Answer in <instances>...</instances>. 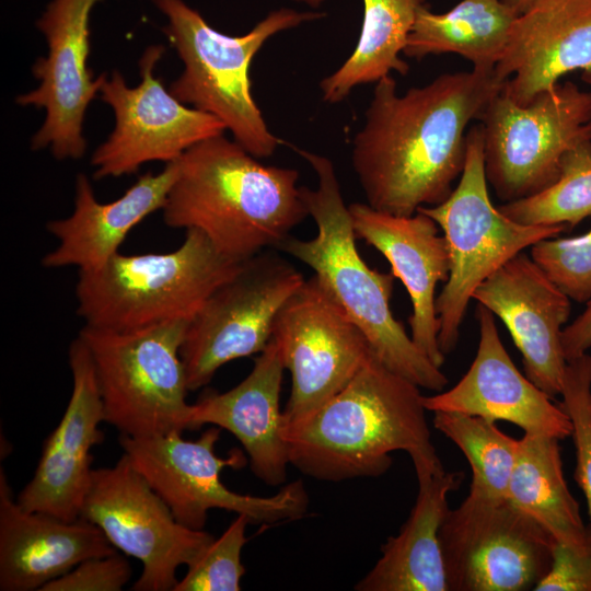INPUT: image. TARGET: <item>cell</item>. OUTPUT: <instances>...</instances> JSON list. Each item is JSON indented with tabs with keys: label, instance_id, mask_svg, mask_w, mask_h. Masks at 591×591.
<instances>
[{
	"label": "cell",
	"instance_id": "36",
	"mask_svg": "<svg viewBox=\"0 0 591 591\" xmlns=\"http://www.w3.org/2000/svg\"><path fill=\"white\" fill-rule=\"evenodd\" d=\"M561 345L567 362L587 354L591 348V299L581 314L564 327Z\"/></svg>",
	"mask_w": 591,
	"mask_h": 591
},
{
	"label": "cell",
	"instance_id": "26",
	"mask_svg": "<svg viewBox=\"0 0 591 591\" xmlns=\"http://www.w3.org/2000/svg\"><path fill=\"white\" fill-rule=\"evenodd\" d=\"M559 440L524 433L509 480L507 499L556 542L591 551V529L564 477Z\"/></svg>",
	"mask_w": 591,
	"mask_h": 591
},
{
	"label": "cell",
	"instance_id": "21",
	"mask_svg": "<svg viewBox=\"0 0 591 591\" xmlns=\"http://www.w3.org/2000/svg\"><path fill=\"white\" fill-rule=\"evenodd\" d=\"M356 236L378 250L390 263L392 274L408 292L412 314L410 337L418 349L441 368L445 356L440 349L436 288L450 275L447 240L427 215L396 216L368 204L348 206Z\"/></svg>",
	"mask_w": 591,
	"mask_h": 591
},
{
	"label": "cell",
	"instance_id": "17",
	"mask_svg": "<svg viewBox=\"0 0 591 591\" xmlns=\"http://www.w3.org/2000/svg\"><path fill=\"white\" fill-rule=\"evenodd\" d=\"M72 391L67 408L43 444L31 480L16 497L30 511L66 521L80 518L92 476V449L104 439V410L90 351L78 335L69 352Z\"/></svg>",
	"mask_w": 591,
	"mask_h": 591
},
{
	"label": "cell",
	"instance_id": "27",
	"mask_svg": "<svg viewBox=\"0 0 591 591\" xmlns=\"http://www.w3.org/2000/svg\"><path fill=\"white\" fill-rule=\"evenodd\" d=\"M518 15L503 0H462L443 13L425 5L417 13L403 55L422 59L453 53L471 61L473 68L494 69Z\"/></svg>",
	"mask_w": 591,
	"mask_h": 591
},
{
	"label": "cell",
	"instance_id": "31",
	"mask_svg": "<svg viewBox=\"0 0 591 591\" xmlns=\"http://www.w3.org/2000/svg\"><path fill=\"white\" fill-rule=\"evenodd\" d=\"M246 514H236L228 529L187 566L174 591H240L245 573L242 549L248 538Z\"/></svg>",
	"mask_w": 591,
	"mask_h": 591
},
{
	"label": "cell",
	"instance_id": "10",
	"mask_svg": "<svg viewBox=\"0 0 591 591\" xmlns=\"http://www.w3.org/2000/svg\"><path fill=\"white\" fill-rule=\"evenodd\" d=\"M479 119L487 183L514 201L553 185L565 154L591 142V92L568 81L520 105L501 90Z\"/></svg>",
	"mask_w": 591,
	"mask_h": 591
},
{
	"label": "cell",
	"instance_id": "16",
	"mask_svg": "<svg viewBox=\"0 0 591 591\" xmlns=\"http://www.w3.org/2000/svg\"><path fill=\"white\" fill-rule=\"evenodd\" d=\"M100 0H53L37 22L48 44L46 57L33 66L39 85L18 96L20 105L44 108L45 120L32 148H51L55 158L79 159L86 150L83 120L88 105L100 93L106 74L93 79L88 67L89 18Z\"/></svg>",
	"mask_w": 591,
	"mask_h": 591
},
{
	"label": "cell",
	"instance_id": "15",
	"mask_svg": "<svg viewBox=\"0 0 591 591\" xmlns=\"http://www.w3.org/2000/svg\"><path fill=\"white\" fill-rule=\"evenodd\" d=\"M271 339L291 375L283 422L308 416L335 396L373 352L314 275L279 311Z\"/></svg>",
	"mask_w": 591,
	"mask_h": 591
},
{
	"label": "cell",
	"instance_id": "11",
	"mask_svg": "<svg viewBox=\"0 0 591 591\" xmlns=\"http://www.w3.org/2000/svg\"><path fill=\"white\" fill-rule=\"evenodd\" d=\"M304 280L276 248L243 262L189 321L181 348L188 390L207 385L225 363L260 354L279 311Z\"/></svg>",
	"mask_w": 591,
	"mask_h": 591
},
{
	"label": "cell",
	"instance_id": "18",
	"mask_svg": "<svg viewBox=\"0 0 591 591\" xmlns=\"http://www.w3.org/2000/svg\"><path fill=\"white\" fill-rule=\"evenodd\" d=\"M473 299L506 325L525 375L552 398L560 395L567 367L561 333L570 299L523 252L483 281Z\"/></svg>",
	"mask_w": 591,
	"mask_h": 591
},
{
	"label": "cell",
	"instance_id": "24",
	"mask_svg": "<svg viewBox=\"0 0 591 591\" xmlns=\"http://www.w3.org/2000/svg\"><path fill=\"white\" fill-rule=\"evenodd\" d=\"M177 173L178 160L169 162L158 174L141 175L123 196L107 204L97 201L88 176L79 174L72 213L47 224L58 245L44 256L43 265L76 266L80 271L104 266L119 253L136 225L164 207Z\"/></svg>",
	"mask_w": 591,
	"mask_h": 591
},
{
	"label": "cell",
	"instance_id": "37",
	"mask_svg": "<svg viewBox=\"0 0 591 591\" xmlns=\"http://www.w3.org/2000/svg\"><path fill=\"white\" fill-rule=\"evenodd\" d=\"M508 5H510L518 14L523 12L525 8L531 3L532 0H503Z\"/></svg>",
	"mask_w": 591,
	"mask_h": 591
},
{
	"label": "cell",
	"instance_id": "19",
	"mask_svg": "<svg viewBox=\"0 0 591 591\" xmlns=\"http://www.w3.org/2000/svg\"><path fill=\"white\" fill-rule=\"evenodd\" d=\"M479 341L466 373L451 389L425 396L429 412H456L488 421H507L524 433L558 440L572 434V422L563 406L523 375L507 352L494 314L484 305L476 308Z\"/></svg>",
	"mask_w": 591,
	"mask_h": 591
},
{
	"label": "cell",
	"instance_id": "32",
	"mask_svg": "<svg viewBox=\"0 0 591 591\" xmlns=\"http://www.w3.org/2000/svg\"><path fill=\"white\" fill-rule=\"evenodd\" d=\"M530 256L570 299H591V229L571 237H548L531 246Z\"/></svg>",
	"mask_w": 591,
	"mask_h": 591
},
{
	"label": "cell",
	"instance_id": "13",
	"mask_svg": "<svg viewBox=\"0 0 591 591\" xmlns=\"http://www.w3.org/2000/svg\"><path fill=\"white\" fill-rule=\"evenodd\" d=\"M439 540L448 591L534 589L551 567L556 542L508 499L471 494L448 510Z\"/></svg>",
	"mask_w": 591,
	"mask_h": 591
},
{
	"label": "cell",
	"instance_id": "30",
	"mask_svg": "<svg viewBox=\"0 0 591 591\" xmlns=\"http://www.w3.org/2000/svg\"><path fill=\"white\" fill-rule=\"evenodd\" d=\"M522 224H549L573 228L591 216V142L565 154L558 179L533 196L498 207Z\"/></svg>",
	"mask_w": 591,
	"mask_h": 591
},
{
	"label": "cell",
	"instance_id": "23",
	"mask_svg": "<svg viewBox=\"0 0 591 591\" xmlns=\"http://www.w3.org/2000/svg\"><path fill=\"white\" fill-rule=\"evenodd\" d=\"M285 366L275 341L254 359L251 372L227 392H209L190 404L188 430L217 426L244 448L253 474L269 486L287 479L290 464L282 438L280 392Z\"/></svg>",
	"mask_w": 591,
	"mask_h": 591
},
{
	"label": "cell",
	"instance_id": "35",
	"mask_svg": "<svg viewBox=\"0 0 591 591\" xmlns=\"http://www.w3.org/2000/svg\"><path fill=\"white\" fill-rule=\"evenodd\" d=\"M533 590L591 591V551L555 542L551 567Z\"/></svg>",
	"mask_w": 591,
	"mask_h": 591
},
{
	"label": "cell",
	"instance_id": "14",
	"mask_svg": "<svg viewBox=\"0 0 591 591\" xmlns=\"http://www.w3.org/2000/svg\"><path fill=\"white\" fill-rule=\"evenodd\" d=\"M163 53L162 46L144 50L136 88L128 86L117 70L105 77L100 97L113 108L115 127L91 158L95 178L131 174L152 161H176L196 143L227 129L217 117L181 103L154 76Z\"/></svg>",
	"mask_w": 591,
	"mask_h": 591
},
{
	"label": "cell",
	"instance_id": "2",
	"mask_svg": "<svg viewBox=\"0 0 591 591\" xmlns=\"http://www.w3.org/2000/svg\"><path fill=\"white\" fill-rule=\"evenodd\" d=\"M294 169L265 165L223 135L202 140L178 159L163 219L197 230L223 256L245 262L278 247L308 216Z\"/></svg>",
	"mask_w": 591,
	"mask_h": 591
},
{
	"label": "cell",
	"instance_id": "9",
	"mask_svg": "<svg viewBox=\"0 0 591 591\" xmlns=\"http://www.w3.org/2000/svg\"><path fill=\"white\" fill-rule=\"evenodd\" d=\"M220 433L221 428L212 426L194 441L174 430L144 438L120 436L119 443L134 467L186 528L204 530L212 509L246 514L253 524L292 521L306 513L309 495L300 479L269 497L229 489L220 478L221 471L243 467L247 456L233 449L228 457H219L216 445Z\"/></svg>",
	"mask_w": 591,
	"mask_h": 591
},
{
	"label": "cell",
	"instance_id": "38",
	"mask_svg": "<svg viewBox=\"0 0 591 591\" xmlns=\"http://www.w3.org/2000/svg\"><path fill=\"white\" fill-rule=\"evenodd\" d=\"M296 1L303 2L312 8H318L324 2V0H296Z\"/></svg>",
	"mask_w": 591,
	"mask_h": 591
},
{
	"label": "cell",
	"instance_id": "20",
	"mask_svg": "<svg viewBox=\"0 0 591 591\" xmlns=\"http://www.w3.org/2000/svg\"><path fill=\"white\" fill-rule=\"evenodd\" d=\"M576 70L591 82V0H532L495 67L502 91L526 105Z\"/></svg>",
	"mask_w": 591,
	"mask_h": 591
},
{
	"label": "cell",
	"instance_id": "34",
	"mask_svg": "<svg viewBox=\"0 0 591 591\" xmlns=\"http://www.w3.org/2000/svg\"><path fill=\"white\" fill-rule=\"evenodd\" d=\"M131 566L117 552L88 558L40 591H120L131 578Z\"/></svg>",
	"mask_w": 591,
	"mask_h": 591
},
{
	"label": "cell",
	"instance_id": "4",
	"mask_svg": "<svg viewBox=\"0 0 591 591\" xmlns=\"http://www.w3.org/2000/svg\"><path fill=\"white\" fill-rule=\"evenodd\" d=\"M294 149L317 176L314 189L302 186L309 216L317 231L309 240L289 236L278 250L314 271L387 368L419 387L443 391L449 382L447 375L418 349L393 315L390 300L394 275L370 268L357 248L349 208L333 162L324 155Z\"/></svg>",
	"mask_w": 591,
	"mask_h": 591
},
{
	"label": "cell",
	"instance_id": "28",
	"mask_svg": "<svg viewBox=\"0 0 591 591\" xmlns=\"http://www.w3.org/2000/svg\"><path fill=\"white\" fill-rule=\"evenodd\" d=\"M363 19L352 54L320 88L326 103H339L352 89L378 82L396 71L406 76L408 63L401 57L418 11L426 0H362Z\"/></svg>",
	"mask_w": 591,
	"mask_h": 591
},
{
	"label": "cell",
	"instance_id": "3",
	"mask_svg": "<svg viewBox=\"0 0 591 591\" xmlns=\"http://www.w3.org/2000/svg\"><path fill=\"white\" fill-rule=\"evenodd\" d=\"M422 395L412 381L373 352L354 379L308 416L282 421L291 465L323 482L375 477L389 471L394 451L413 463L441 464Z\"/></svg>",
	"mask_w": 591,
	"mask_h": 591
},
{
	"label": "cell",
	"instance_id": "7",
	"mask_svg": "<svg viewBox=\"0 0 591 591\" xmlns=\"http://www.w3.org/2000/svg\"><path fill=\"white\" fill-rule=\"evenodd\" d=\"M417 211L434 220L449 248L450 275L436 298L438 340L444 356L456 347L477 287L524 248L567 230L565 225L522 224L494 206L485 174L482 125L466 134L464 169L450 196Z\"/></svg>",
	"mask_w": 591,
	"mask_h": 591
},
{
	"label": "cell",
	"instance_id": "5",
	"mask_svg": "<svg viewBox=\"0 0 591 591\" xmlns=\"http://www.w3.org/2000/svg\"><path fill=\"white\" fill-rule=\"evenodd\" d=\"M169 24L163 32L184 63L169 91L181 103L220 119L234 141L257 159L282 142L269 129L252 94L250 68L273 35L323 18L315 11L281 8L241 36L222 34L183 0H153Z\"/></svg>",
	"mask_w": 591,
	"mask_h": 591
},
{
	"label": "cell",
	"instance_id": "25",
	"mask_svg": "<svg viewBox=\"0 0 591 591\" xmlns=\"http://www.w3.org/2000/svg\"><path fill=\"white\" fill-rule=\"evenodd\" d=\"M418 493L399 532L381 547L382 556L355 586L357 591H448L439 533L448 496L460 488L464 473L442 464H414Z\"/></svg>",
	"mask_w": 591,
	"mask_h": 591
},
{
	"label": "cell",
	"instance_id": "12",
	"mask_svg": "<svg viewBox=\"0 0 591 591\" xmlns=\"http://www.w3.org/2000/svg\"><path fill=\"white\" fill-rule=\"evenodd\" d=\"M80 518L141 563L134 591H174L177 569L190 565L215 538L181 524L125 453L113 466L93 468Z\"/></svg>",
	"mask_w": 591,
	"mask_h": 591
},
{
	"label": "cell",
	"instance_id": "33",
	"mask_svg": "<svg viewBox=\"0 0 591 591\" xmlns=\"http://www.w3.org/2000/svg\"><path fill=\"white\" fill-rule=\"evenodd\" d=\"M560 395L561 406L572 422L576 449L575 478L581 488L591 520V356L584 354L567 362Z\"/></svg>",
	"mask_w": 591,
	"mask_h": 591
},
{
	"label": "cell",
	"instance_id": "1",
	"mask_svg": "<svg viewBox=\"0 0 591 591\" xmlns=\"http://www.w3.org/2000/svg\"><path fill=\"white\" fill-rule=\"evenodd\" d=\"M375 83L351 164L369 206L413 216L450 196L465 164V129L505 82L495 68H473L402 95L390 74Z\"/></svg>",
	"mask_w": 591,
	"mask_h": 591
},
{
	"label": "cell",
	"instance_id": "6",
	"mask_svg": "<svg viewBox=\"0 0 591 591\" xmlns=\"http://www.w3.org/2000/svg\"><path fill=\"white\" fill-rule=\"evenodd\" d=\"M242 263L220 254L199 231L186 230L174 251L117 253L101 268L80 271L77 312L85 325L114 331L190 321Z\"/></svg>",
	"mask_w": 591,
	"mask_h": 591
},
{
	"label": "cell",
	"instance_id": "8",
	"mask_svg": "<svg viewBox=\"0 0 591 591\" xmlns=\"http://www.w3.org/2000/svg\"><path fill=\"white\" fill-rule=\"evenodd\" d=\"M188 320L114 331L84 325L104 421L120 436L144 438L188 430L190 404L181 348Z\"/></svg>",
	"mask_w": 591,
	"mask_h": 591
},
{
	"label": "cell",
	"instance_id": "22",
	"mask_svg": "<svg viewBox=\"0 0 591 591\" xmlns=\"http://www.w3.org/2000/svg\"><path fill=\"white\" fill-rule=\"evenodd\" d=\"M116 552L95 524L30 511L0 471V590H39L81 561Z\"/></svg>",
	"mask_w": 591,
	"mask_h": 591
},
{
	"label": "cell",
	"instance_id": "29",
	"mask_svg": "<svg viewBox=\"0 0 591 591\" xmlns=\"http://www.w3.org/2000/svg\"><path fill=\"white\" fill-rule=\"evenodd\" d=\"M432 424L466 457L471 471V495L491 500L507 499L519 440L482 417L456 412H434Z\"/></svg>",
	"mask_w": 591,
	"mask_h": 591
}]
</instances>
